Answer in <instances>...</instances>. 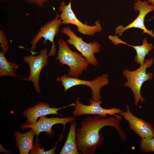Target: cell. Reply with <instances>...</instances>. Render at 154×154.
I'll list each match as a JSON object with an SVG mask.
<instances>
[{"instance_id":"1","label":"cell","mask_w":154,"mask_h":154,"mask_svg":"<svg viewBox=\"0 0 154 154\" xmlns=\"http://www.w3.org/2000/svg\"><path fill=\"white\" fill-rule=\"evenodd\" d=\"M122 116L104 117L96 115L88 116L82 120L80 127L76 129V146L80 154H94L96 148L103 143L104 138L100 133L103 127L110 126L118 131L121 139L125 142L126 135L121 126Z\"/></svg>"},{"instance_id":"2","label":"cell","mask_w":154,"mask_h":154,"mask_svg":"<svg viewBox=\"0 0 154 154\" xmlns=\"http://www.w3.org/2000/svg\"><path fill=\"white\" fill-rule=\"evenodd\" d=\"M153 62V58L150 59L147 58L144 63L140 65L136 70L130 71L125 69L123 71V75L127 80L123 85L131 89L133 94L134 105L136 106H138L140 102L143 103L145 101V98L141 94V90L145 82L153 79V74L150 72L147 73L146 71L147 68H149L152 65Z\"/></svg>"},{"instance_id":"3","label":"cell","mask_w":154,"mask_h":154,"mask_svg":"<svg viewBox=\"0 0 154 154\" xmlns=\"http://www.w3.org/2000/svg\"><path fill=\"white\" fill-rule=\"evenodd\" d=\"M57 43L58 51L55 59L59 60L61 65L65 64L69 66L68 76L78 78L87 69L88 62L81 55L71 50L64 40L59 38Z\"/></svg>"},{"instance_id":"4","label":"cell","mask_w":154,"mask_h":154,"mask_svg":"<svg viewBox=\"0 0 154 154\" xmlns=\"http://www.w3.org/2000/svg\"><path fill=\"white\" fill-rule=\"evenodd\" d=\"M60 32L69 37L66 41L67 43L73 45L89 64L97 66L99 64L94 54L100 52V44L96 41L88 43L84 42L82 38L77 36L68 26L62 28Z\"/></svg>"},{"instance_id":"5","label":"cell","mask_w":154,"mask_h":154,"mask_svg":"<svg viewBox=\"0 0 154 154\" xmlns=\"http://www.w3.org/2000/svg\"><path fill=\"white\" fill-rule=\"evenodd\" d=\"M71 1L70 0L68 4L66 5L65 1L63 0L58 8L59 12H60V19L62 24L75 25L77 27L78 32L85 35L94 36L96 33L102 32V29L99 20L96 21L95 24L93 26L84 24L79 20L72 9Z\"/></svg>"},{"instance_id":"6","label":"cell","mask_w":154,"mask_h":154,"mask_svg":"<svg viewBox=\"0 0 154 154\" xmlns=\"http://www.w3.org/2000/svg\"><path fill=\"white\" fill-rule=\"evenodd\" d=\"M108 77L107 74H104L92 80L89 81L70 77L65 74L57 77L56 80L62 82L64 88V92L71 87L78 85H84L89 87L92 91V99L96 101H98L100 100L102 97L100 93L101 88L108 85L109 83Z\"/></svg>"},{"instance_id":"7","label":"cell","mask_w":154,"mask_h":154,"mask_svg":"<svg viewBox=\"0 0 154 154\" xmlns=\"http://www.w3.org/2000/svg\"><path fill=\"white\" fill-rule=\"evenodd\" d=\"M48 53L47 48H44L38 55H30L25 56L23 58V61L29 65L30 74L28 77L23 78L24 80L32 82L36 91L38 93L41 92L39 83L41 71L44 66L48 64Z\"/></svg>"},{"instance_id":"8","label":"cell","mask_w":154,"mask_h":154,"mask_svg":"<svg viewBox=\"0 0 154 154\" xmlns=\"http://www.w3.org/2000/svg\"><path fill=\"white\" fill-rule=\"evenodd\" d=\"M55 18L47 22L42 27L30 42L31 45V50H35L38 42L41 38H43L44 39L43 41L44 44L48 40L52 43L51 48L48 54L49 56L55 54L56 48L54 42V38L58 33L60 26L62 24L59 15L57 12L55 11Z\"/></svg>"},{"instance_id":"9","label":"cell","mask_w":154,"mask_h":154,"mask_svg":"<svg viewBox=\"0 0 154 154\" xmlns=\"http://www.w3.org/2000/svg\"><path fill=\"white\" fill-rule=\"evenodd\" d=\"M149 3V1L146 0L142 1L139 0L135 3L133 9L136 12L139 11L138 16L132 22L125 27L119 25L116 27L115 29V34L121 36L126 30L134 27L142 30L143 33L149 35L154 39V34L153 31L147 29L144 23L145 16L149 12L154 11V5Z\"/></svg>"},{"instance_id":"10","label":"cell","mask_w":154,"mask_h":154,"mask_svg":"<svg viewBox=\"0 0 154 154\" xmlns=\"http://www.w3.org/2000/svg\"><path fill=\"white\" fill-rule=\"evenodd\" d=\"M103 103L102 100L96 101L92 99L89 101V105H85L81 103L78 98L75 103L74 110L72 111L73 116L77 117L86 114L99 115L106 117L108 114L117 116L122 112L121 109L113 108L109 109L102 108L100 105Z\"/></svg>"},{"instance_id":"11","label":"cell","mask_w":154,"mask_h":154,"mask_svg":"<svg viewBox=\"0 0 154 154\" xmlns=\"http://www.w3.org/2000/svg\"><path fill=\"white\" fill-rule=\"evenodd\" d=\"M126 111L120 115L128 122L129 128L142 139L154 138V128L147 121L134 115L129 106L126 105Z\"/></svg>"},{"instance_id":"12","label":"cell","mask_w":154,"mask_h":154,"mask_svg":"<svg viewBox=\"0 0 154 154\" xmlns=\"http://www.w3.org/2000/svg\"><path fill=\"white\" fill-rule=\"evenodd\" d=\"M76 119L75 117L74 116L62 118H47L43 116L41 117L38 120L33 124L27 125L24 124L21 126V127L23 130L28 128L32 129L35 132L37 139L38 135L42 132L45 131L50 136L53 135L54 132L51 128L56 124H62L63 125L64 131L65 125L68 123L75 121Z\"/></svg>"},{"instance_id":"13","label":"cell","mask_w":154,"mask_h":154,"mask_svg":"<svg viewBox=\"0 0 154 154\" xmlns=\"http://www.w3.org/2000/svg\"><path fill=\"white\" fill-rule=\"evenodd\" d=\"M75 103H72L64 107L59 108H51L48 103L41 102L33 107L28 108L24 112V116L27 119L25 124L27 125L33 124L37 121L38 117L50 114H56L60 116L62 115L59 114L58 111L67 107L74 106Z\"/></svg>"},{"instance_id":"14","label":"cell","mask_w":154,"mask_h":154,"mask_svg":"<svg viewBox=\"0 0 154 154\" xmlns=\"http://www.w3.org/2000/svg\"><path fill=\"white\" fill-rule=\"evenodd\" d=\"M108 38L115 45L119 44H123L133 48L136 52V55L134 58V61L136 63L140 65L144 63L146 56L149 54V52L153 49L152 44L148 43L146 37L143 40L142 44L139 46H133L127 44L121 40L116 35H110Z\"/></svg>"},{"instance_id":"15","label":"cell","mask_w":154,"mask_h":154,"mask_svg":"<svg viewBox=\"0 0 154 154\" xmlns=\"http://www.w3.org/2000/svg\"><path fill=\"white\" fill-rule=\"evenodd\" d=\"M35 134V132L32 129L25 133L15 131V140L20 154H28L30 151L33 149V139Z\"/></svg>"},{"instance_id":"16","label":"cell","mask_w":154,"mask_h":154,"mask_svg":"<svg viewBox=\"0 0 154 154\" xmlns=\"http://www.w3.org/2000/svg\"><path fill=\"white\" fill-rule=\"evenodd\" d=\"M76 123L75 121L70 122V130L66 141L60 154H79L76 145Z\"/></svg>"},{"instance_id":"17","label":"cell","mask_w":154,"mask_h":154,"mask_svg":"<svg viewBox=\"0 0 154 154\" xmlns=\"http://www.w3.org/2000/svg\"><path fill=\"white\" fill-rule=\"evenodd\" d=\"M19 68L16 63L8 61L5 53L0 52V76H9L13 77H22L17 75L16 72Z\"/></svg>"},{"instance_id":"18","label":"cell","mask_w":154,"mask_h":154,"mask_svg":"<svg viewBox=\"0 0 154 154\" xmlns=\"http://www.w3.org/2000/svg\"><path fill=\"white\" fill-rule=\"evenodd\" d=\"M139 148L141 151L144 152H154V138H141Z\"/></svg>"},{"instance_id":"19","label":"cell","mask_w":154,"mask_h":154,"mask_svg":"<svg viewBox=\"0 0 154 154\" xmlns=\"http://www.w3.org/2000/svg\"><path fill=\"white\" fill-rule=\"evenodd\" d=\"M40 144L38 142V139H36L35 145L34 146L33 149L31 152V154H53L55 153L57 147L54 146L52 148L48 151H44L43 148L41 149L40 147Z\"/></svg>"},{"instance_id":"20","label":"cell","mask_w":154,"mask_h":154,"mask_svg":"<svg viewBox=\"0 0 154 154\" xmlns=\"http://www.w3.org/2000/svg\"><path fill=\"white\" fill-rule=\"evenodd\" d=\"M0 42L2 51L5 54L8 50L9 46L5 33L2 30L0 31Z\"/></svg>"},{"instance_id":"21","label":"cell","mask_w":154,"mask_h":154,"mask_svg":"<svg viewBox=\"0 0 154 154\" xmlns=\"http://www.w3.org/2000/svg\"><path fill=\"white\" fill-rule=\"evenodd\" d=\"M29 3L34 4L40 7H42L44 3L50 0H23ZM59 1L60 0H55Z\"/></svg>"},{"instance_id":"22","label":"cell","mask_w":154,"mask_h":154,"mask_svg":"<svg viewBox=\"0 0 154 154\" xmlns=\"http://www.w3.org/2000/svg\"><path fill=\"white\" fill-rule=\"evenodd\" d=\"M134 1H137L139 0H133ZM149 1L150 3H151V4L154 5V0H147Z\"/></svg>"}]
</instances>
